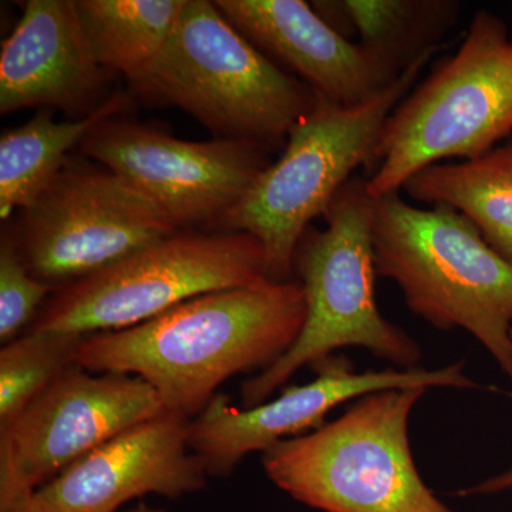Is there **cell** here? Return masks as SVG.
Instances as JSON below:
<instances>
[{
    "mask_svg": "<svg viewBox=\"0 0 512 512\" xmlns=\"http://www.w3.org/2000/svg\"><path fill=\"white\" fill-rule=\"evenodd\" d=\"M299 281H264L188 299L156 318L84 336L74 362L89 372L140 377L164 412L192 420L229 377L268 369L306 320Z\"/></svg>",
    "mask_w": 512,
    "mask_h": 512,
    "instance_id": "6da1fadb",
    "label": "cell"
},
{
    "mask_svg": "<svg viewBox=\"0 0 512 512\" xmlns=\"http://www.w3.org/2000/svg\"><path fill=\"white\" fill-rule=\"evenodd\" d=\"M372 241L377 276L396 282L407 308L433 328L466 330L512 383V265L476 225L396 191L375 200Z\"/></svg>",
    "mask_w": 512,
    "mask_h": 512,
    "instance_id": "7a4b0ae2",
    "label": "cell"
},
{
    "mask_svg": "<svg viewBox=\"0 0 512 512\" xmlns=\"http://www.w3.org/2000/svg\"><path fill=\"white\" fill-rule=\"evenodd\" d=\"M373 210L367 178L352 177L330 205L326 228L306 229L293 261L305 292V325L281 359L242 384V406L265 403L299 369L340 349L369 350L402 370L419 367V343L377 306Z\"/></svg>",
    "mask_w": 512,
    "mask_h": 512,
    "instance_id": "3957f363",
    "label": "cell"
},
{
    "mask_svg": "<svg viewBox=\"0 0 512 512\" xmlns=\"http://www.w3.org/2000/svg\"><path fill=\"white\" fill-rule=\"evenodd\" d=\"M190 114L215 138L271 151L286 143L318 94L249 42L208 0H185L163 52L131 84Z\"/></svg>",
    "mask_w": 512,
    "mask_h": 512,
    "instance_id": "277c9868",
    "label": "cell"
},
{
    "mask_svg": "<svg viewBox=\"0 0 512 512\" xmlns=\"http://www.w3.org/2000/svg\"><path fill=\"white\" fill-rule=\"evenodd\" d=\"M436 52L359 106H338L318 96L289 131L281 158L222 218L217 231L242 232L261 244L269 281H291L296 249L311 222L328 214L356 168L363 165L372 173L384 124Z\"/></svg>",
    "mask_w": 512,
    "mask_h": 512,
    "instance_id": "5b68a950",
    "label": "cell"
},
{
    "mask_svg": "<svg viewBox=\"0 0 512 512\" xmlns=\"http://www.w3.org/2000/svg\"><path fill=\"white\" fill-rule=\"evenodd\" d=\"M427 387L377 390L338 419L264 451L266 476L323 512H454L414 463L409 421Z\"/></svg>",
    "mask_w": 512,
    "mask_h": 512,
    "instance_id": "8992f818",
    "label": "cell"
},
{
    "mask_svg": "<svg viewBox=\"0 0 512 512\" xmlns=\"http://www.w3.org/2000/svg\"><path fill=\"white\" fill-rule=\"evenodd\" d=\"M512 131V39L503 20L480 10L463 45L390 114L367 177L373 200L446 160L488 153Z\"/></svg>",
    "mask_w": 512,
    "mask_h": 512,
    "instance_id": "52a82bcc",
    "label": "cell"
},
{
    "mask_svg": "<svg viewBox=\"0 0 512 512\" xmlns=\"http://www.w3.org/2000/svg\"><path fill=\"white\" fill-rule=\"evenodd\" d=\"M269 281L264 249L242 232L178 231L62 288L30 332L89 336L133 328L195 296Z\"/></svg>",
    "mask_w": 512,
    "mask_h": 512,
    "instance_id": "ba28073f",
    "label": "cell"
},
{
    "mask_svg": "<svg viewBox=\"0 0 512 512\" xmlns=\"http://www.w3.org/2000/svg\"><path fill=\"white\" fill-rule=\"evenodd\" d=\"M175 232L160 207L119 175L67 160L12 235L30 274L56 291Z\"/></svg>",
    "mask_w": 512,
    "mask_h": 512,
    "instance_id": "9c48e42d",
    "label": "cell"
},
{
    "mask_svg": "<svg viewBox=\"0 0 512 512\" xmlns=\"http://www.w3.org/2000/svg\"><path fill=\"white\" fill-rule=\"evenodd\" d=\"M79 147L143 192L178 231L217 229L269 165V151L247 141L181 140L119 117L94 128Z\"/></svg>",
    "mask_w": 512,
    "mask_h": 512,
    "instance_id": "30bf717a",
    "label": "cell"
},
{
    "mask_svg": "<svg viewBox=\"0 0 512 512\" xmlns=\"http://www.w3.org/2000/svg\"><path fill=\"white\" fill-rule=\"evenodd\" d=\"M315 379L286 386L268 403L231 406L229 397L215 394L188 426V444L211 477H228L248 454L268 450L279 441L303 436L328 423L326 417L340 404L377 390L424 386L478 389L466 373V360L440 369H390L357 372L345 356H330L313 366Z\"/></svg>",
    "mask_w": 512,
    "mask_h": 512,
    "instance_id": "8fae6325",
    "label": "cell"
},
{
    "mask_svg": "<svg viewBox=\"0 0 512 512\" xmlns=\"http://www.w3.org/2000/svg\"><path fill=\"white\" fill-rule=\"evenodd\" d=\"M164 412L137 376L89 372L73 363L0 430V488L42 487L124 430Z\"/></svg>",
    "mask_w": 512,
    "mask_h": 512,
    "instance_id": "7c38bea8",
    "label": "cell"
},
{
    "mask_svg": "<svg viewBox=\"0 0 512 512\" xmlns=\"http://www.w3.org/2000/svg\"><path fill=\"white\" fill-rule=\"evenodd\" d=\"M188 426L167 412L141 421L37 488V500L47 512H117L147 494L197 493L210 476L191 451Z\"/></svg>",
    "mask_w": 512,
    "mask_h": 512,
    "instance_id": "4fadbf2b",
    "label": "cell"
},
{
    "mask_svg": "<svg viewBox=\"0 0 512 512\" xmlns=\"http://www.w3.org/2000/svg\"><path fill=\"white\" fill-rule=\"evenodd\" d=\"M106 69L84 39L74 0H29L0 52V113L59 109L89 116Z\"/></svg>",
    "mask_w": 512,
    "mask_h": 512,
    "instance_id": "5bb4252c",
    "label": "cell"
},
{
    "mask_svg": "<svg viewBox=\"0 0 512 512\" xmlns=\"http://www.w3.org/2000/svg\"><path fill=\"white\" fill-rule=\"evenodd\" d=\"M224 18L264 55L291 69L322 99L352 107L372 100L399 77L359 43L330 28L303 0H215Z\"/></svg>",
    "mask_w": 512,
    "mask_h": 512,
    "instance_id": "9a60e30c",
    "label": "cell"
},
{
    "mask_svg": "<svg viewBox=\"0 0 512 512\" xmlns=\"http://www.w3.org/2000/svg\"><path fill=\"white\" fill-rule=\"evenodd\" d=\"M312 8L359 45L394 77L417 60L439 50V42L456 23L460 3L451 0H343L312 2Z\"/></svg>",
    "mask_w": 512,
    "mask_h": 512,
    "instance_id": "2e32d148",
    "label": "cell"
},
{
    "mask_svg": "<svg viewBox=\"0 0 512 512\" xmlns=\"http://www.w3.org/2000/svg\"><path fill=\"white\" fill-rule=\"evenodd\" d=\"M403 188L413 200L448 205L466 215L512 265V143L471 160L430 165Z\"/></svg>",
    "mask_w": 512,
    "mask_h": 512,
    "instance_id": "e0dca14e",
    "label": "cell"
},
{
    "mask_svg": "<svg viewBox=\"0 0 512 512\" xmlns=\"http://www.w3.org/2000/svg\"><path fill=\"white\" fill-rule=\"evenodd\" d=\"M130 100L113 94L89 116L56 121L52 111H37L28 123L0 137V217L26 210L49 187L67 163V153L104 121L119 117Z\"/></svg>",
    "mask_w": 512,
    "mask_h": 512,
    "instance_id": "ac0fdd59",
    "label": "cell"
},
{
    "mask_svg": "<svg viewBox=\"0 0 512 512\" xmlns=\"http://www.w3.org/2000/svg\"><path fill=\"white\" fill-rule=\"evenodd\" d=\"M84 39L103 69L137 82L163 52L185 0H74Z\"/></svg>",
    "mask_w": 512,
    "mask_h": 512,
    "instance_id": "d6986e66",
    "label": "cell"
},
{
    "mask_svg": "<svg viewBox=\"0 0 512 512\" xmlns=\"http://www.w3.org/2000/svg\"><path fill=\"white\" fill-rule=\"evenodd\" d=\"M83 336L28 332L0 350V430L9 427L60 373L72 366Z\"/></svg>",
    "mask_w": 512,
    "mask_h": 512,
    "instance_id": "ffe728a7",
    "label": "cell"
},
{
    "mask_svg": "<svg viewBox=\"0 0 512 512\" xmlns=\"http://www.w3.org/2000/svg\"><path fill=\"white\" fill-rule=\"evenodd\" d=\"M53 288L30 274L20 258L12 234L0 242V340L12 342L16 335L36 319L43 301Z\"/></svg>",
    "mask_w": 512,
    "mask_h": 512,
    "instance_id": "44dd1931",
    "label": "cell"
},
{
    "mask_svg": "<svg viewBox=\"0 0 512 512\" xmlns=\"http://www.w3.org/2000/svg\"><path fill=\"white\" fill-rule=\"evenodd\" d=\"M0 512H47L36 497L35 488H0Z\"/></svg>",
    "mask_w": 512,
    "mask_h": 512,
    "instance_id": "7402d4cb",
    "label": "cell"
},
{
    "mask_svg": "<svg viewBox=\"0 0 512 512\" xmlns=\"http://www.w3.org/2000/svg\"><path fill=\"white\" fill-rule=\"evenodd\" d=\"M512 491V467L504 473L497 474L477 485L458 490V497H477V495H493Z\"/></svg>",
    "mask_w": 512,
    "mask_h": 512,
    "instance_id": "603a6c76",
    "label": "cell"
},
{
    "mask_svg": "<svg viewBox=\"0 0 512 512\" xmlns=\"http://www.w3.org/2000/svg\"><path fill=\"white\" fill-rule=\"evenodd\" d=\"M126 512H164V511L154 510V508H150L146 504H140V505H138V507L133 508V510L126 511Z\"/></svg>",
    "mask_w": 512,
    "mask_h": 512,
    "instance_id": "cb8c5ba5",
    "label": "cell"
},
{
    "mask_svg": "<svg viewBox=\"0 0 512 512\" xmlns=\"http://www.w3.org/2000/svg\"><path fill=\"white\" fill-rule=\"evenodd\" d=\"M511 342H512V329H511Z\"/></svg>",
    "mask_w": 512,
    "mask_h": 512,
    "instance_id": "d4e9b609",
    "label": "cell"
}]
</instances>
